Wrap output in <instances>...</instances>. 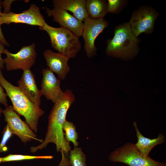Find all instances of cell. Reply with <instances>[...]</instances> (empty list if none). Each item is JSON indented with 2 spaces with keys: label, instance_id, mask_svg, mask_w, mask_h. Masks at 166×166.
Instances as JSON below:
<instances>
[{
  "label": "cell",
  "instance_id": "cell-3",
  "mask_svg": "<svg viewBox=\"0 0 166 166\" xmlns=\"http://www.w3.org/2000/svg\"><path fill=\"white\" fill-rule=\"evenodd\" d=\"M139 42L133 34L128 23H124L115 28L113 38L107 41L105 52L114 58L131 60L139 53Z\"/></svg>",
  "mask_w": 166,
  "mask_h": 166
},
{
  "label": "cell",
  "instance_id": "cell-13",
  "mask_svg": "<svg viewBox=\"0 0 166 166\" xmlns=\"http://www.w3.org/2000/svg\"><path fill=\"white\" fill-rule=\"evenodd\" d=\"M43 55L49 69L56 73L59 79L64 80L70 70L68 64L70 58L50 49L45 50Z\"/></svg>",
  "mask_w": 166,
  "mask_h": 166
},
{
  "label": "cell",
  "instance_id": "cell-16",
  "mask_svg": "<svg viewBox=\"0 0 166 166\" xmlns=\"http://www.w3.org/2000/svg\"><path fill=\"white\" fill-rule=\"evenodd\" d=\"M133 125L137 138V141L135 145L145 157L149 156V152L154 147L162 144L165 140L164 135L162 133H160L156 138L154 139L145 137L140 132L136 122H133Z\"/></svg>",
  "mask_w": 166,
  "mask_h": 166
},
{
  "label": "cell",
  "instance_id": "cell-12",
  "mask_svg": "<svg viewBox=\"0 0 166 166\" xmlns=\"http://www.w3.org/2000/svg\"><path fill=\"white\" fill-rule=\"evenodd\" d=\"M45 9L48 16L52 17L53 21L59 23L61 27L72 31L79 37L81 36L84 27L83 22L65 10L57 8L51 9L45 7Z\"/></svg>",
  "mask_w": 166,
  "mask_h": 166
},
{
  "label": "cell",
  "instance_id": "cell-7",
  "mask_svg": "<svg viewBox=\"0 0 166 166\" xmlns=\"http://www.w3.org/2000/svg\"><path fill=\"white\" fill-rule=\"evenodd\" d=\"M159 13L152 7L143 6L134 11L128 23L133 35L136 37L141 34H151Z\"/></svg>",
  "mask_w": 166,
  "mask_h": 166
},
{
  "label": "cell",
  "instance_id": "cell-11",
  "mask_svg": "<svg viewBox=\"0 0 166 166\" xmlns=\"http://www.w3.org/2000/svg\"><path fill=\"white\" fill-rule=\"evenodd\" d=\"M41 90L42 95L55 104L63 96L64 92L61 88V80L57 78L49 68L43 69Z\"/></svg>",
  "mask_w": 166,
  "mask_h": 166
},
{
  "label": "cell",
  "instance_id": "cell-14",
  "mask_svg": "<svg viewBox=\"0 0 166 166\" xmlns=\"http://www.w3.org/2000/svg\"><path fill=\"white\" fill-rule=\"evenodd\" d=\"M18 87L32 101L40 106L42 94L37 86L33 73L30 69L23 71L20 79L17 81Z\"/></svg>",
  "mask_w": 166,
  "mask_h": 166
},
{
  "label": "cell",
  "instance_id": "cell-10",
  "mask_svg": "<svg viewBox=\"0 0 166 166\" xmlns=\"http://www.w3.org/2000/svg\"><path fill=\"white\" fill-rule=\"evenodd\" d=\"M1 23V24H9L11 23L26 24L38 26L41 30L46 23L39 7L34 4H31L29 9L21 13H2Z\"/></svg>",
  "mask_w": 166,
  "mask_h": 166
},
{
  "label": "cell",
  "instance_id": "cell-8",
  "mask_svg": "<svg viewBox=\"0 0 166 166\" xmlns=\"http://www.w3.org/2000/svg\"><path fill=\"white\" fill-rule=\"evenodd\" d=\"M83 22L81 36L85 42L84 49L87 57L91 58L97 55V48L95 44L96 39L108 26L109 23L104 18L93 19L89 18Z\"/></svg>",
  "mask_w": 166,
  "mask_h": 166
},
{
  "label": "cell",
  "instance_id": "cell-25",
  "mask_svg": "<svg viewBox=\"0 0 166 166\" xmlns=\"http://www.w3.org/2000/svg\"><path fill=\"white\" fill-rule=\"evenodd\" d=\"M15 0H5L2 2V4L4 7L3 13H7L11 12L10 11V6L13 2Z\"/></svg>",
  "mask_w": 166,
  "mask_h": 166
},
{
  "label": "cell",
  "instance_id": "cell-27",
  "mask_svg": "<svg viewBox=\"0 0 166 166\" xmlns=\"http://www.w3.org/2000/svg\"><path fill=\"white\" fill-rule=\"evenodd\" d=\"M2 43L0 42V68L2 70L4 68V63L2 57V54L3 53L5 49V46Z\"/></svg>",
  "mask_w": 166,
  "mask_h": 166
},
{
  "label": "cell",
  "instance_id": "cell-18",
  "mask_svg": "<svg viewBox=\"0 0 166 166\" xmlns=\"http://www.w3.org/2000/svg\"><path fill=\"white\" fill-rule=\"evenodd\" d=\"M69 153V158L72 166H87L85 155L81 148L74 146Z\"/></svg>",
  "mask_w": 166,
  "mask_h": 166
},
{
  "label": "cell",
  "instance_id": "cell-20",
  "mask_svg": "<svg viewBox=\"0 0 166 166\" xmlns=\"http://www.w3.org/2000/svg\"><path fill=\"white\" fill-rule=\"evenodd\" d=\"M53 158V156H31L21 154H10L4 157H0V163L26 160H31L35 159H50Z\"/></svg>",
  "mask_w": 166,
  "mask_h": 166
},
{
  "label": "cell",
  "instance_id": "cell-23",
  "mask_svg": "<svg viewBox=\"0 0 166 166\" xmlns=\"http://www.w3.org/2000/svg\"><path fill=\"white\" fill-rule=\"evenodd\" d=\"M61 159L58 166H71L69 158V153H66L62 151H61Z\"/></svg>",
  "mask_w": 166,
  "mask_h": 166
},
{
  "label": "cell",
  "instance_id": "cell-2",
  "mask_svg": "<svg viewBox=\"0 0 166 166\" xmlns=\"http://www.w3.org/2000/svg\"><path fill=\"white\" fill-rule=\"evenodd\" d=\"M0 84L5 90L15 112L23 116L26 122L35 132L38 130V120L45 112L37 104L30 101L18 86L13 85L4 77L0 68Z\"/></svg>",
  "mask_w": 166,
  "mask_h": 166
},
{
  "label": "cell",
  "instance_id": "cell-9",
  "mask_svg": "<svg viewBox=\"0 0 166 166\" xmlns=\"http://www.w3.org/2000/svg\"><path fill=\"white\" fill-rule=\"evenodd\" d=\"M4 120L9 125L14 135L17 136L25 144L33 140L42 143L43 140L38 138L35 132L23 121L14 110L12 106L6 107L3 113Z\"/></svg>",
  "mask_w": 166,
  "mask_h": 166
},
{
  "label": "cell",
  "instance_id": "cell-15",
  "mask_svg": "<svg viewBox=\"0 0 166 166\" xmlns=\"http://www.w3.org/2000/svg\"><path fill=\"white\" fill-rule=\"evenodd\" d=\"M53 6L71 12L81 22L89 18L86 8V0H53Z\"/></svg>",
  "mask_w": 166,
  "mask_h": 166
},
{
  "label": "cell",
  "instance_id": "cell-24",
  "mask_svg": "<svg viewBox=\"0 0 166 166\" xmlns=\"http://www.w3.org/2000/svg\"><path fill=\"white\" fill-rule=\"evenodd\" d=\"M7 94L5 93L0 84V103L6 107L8 106L7 98Z\"/></svg>",
  "mask_w": 166,
  "mask_h": 166
},
{
  "label": "cell",
  "instance_id": "cell-28",
  "mask_svg": "<svg viewBox=\"0 0 166 166\" xmlns=\"http://www.w3.org/2000/svg\"><path fill=\"white\" fill-rule=\"evenodd\" d=\"M3 110L0 107V117L1 116L2 114L3 113Z\"/></svg>",
  "mask_w": 166,
  "mask_h": 166
},
{
  "label": "cell",
  "instance_id": "cell-21",
  "mask_svg": "<svg viewBox=\"0 0 166 166\" xmlns=\"http://www.w3.org/2000/svg\"><path fill=\"white\" fill-rule=\"evenodd\" d=\"M14 135L8 124H7L2 132V138L0 143V152H7L8 148L6 145L10 138Z\"/></svg>",
  "mask_w": 166,
  "mask_h": 166
},
{
  "label": "cell",
  "instance_id": "cell-17",
  "mask_svg": "<svg viewBox=\"0 0 166 166\" xmlns=\"http://www.w3.org/2000/svg\"><path fill=\"white\" fill-rule=\"evenodd\" d=\"M86 8L89 18L102 19L108 13L107 2L104 0H86Z\"/></svg>",
  "mask_w": 166,
  "mask_h": 166
},
{
  "label": "cell",
  "instance_id": "cell-1",
  "mask_svg": "<svg viewBox=\"0 0 166 166\" xmlns=\"http://www.w3.org/2000/svg\"><path fill=\"white\" fill-rule=\"evenodd\" d=\"M62 97L54 104L48 117L47 130L45 139L39 145L30 148V152L34 153L45 148L53 143L56 145L57 152L62 151L69 153L71 148L69 142L66 141L63 130L67 111L73 103L75 97L72 91L67 89Z\"/></svg>",
  "mask_w": 166,
  "mask_h": 166
},
{
  "label": "cell",
  "instance_id": "cell-4",
  "mask_svg": "<svg viewBox=\"0 0 166 166\" xmlns=\"http://www.w3.org/2000/svg\"><path fill=\"white\" fill-rule=\"evenodd\" d=\"M49 35L52 46L70 58L75 57L81 49L79 37L72 31L65 28L53 27L45 24L41 29Z\"/></svg>",
  "mask_w": 166,
  "mask_h": 166
},
{
  "label": "cell",
  "instance_id": "cell-26",
  "mask_svg": "<svg viewBox=\"0 0 166 166\" xmlns=\"http://www.w3.org/2000/svg\"><path fill=\"white\" fill-rule=\"evenodd\" d=\"M2 2L0 0V42L2 43L4 45L7 46H9L10 45L6 40L2 31L1 28V16L2 12L1 9L2 8Z\"/></svg>",
  "mask_w": 166,
  "mask_h": 166
},
{
  "label": "cell",
  "instance_id": "cell-22",
  "mask_svg": "<svg viewBox=\"0 0 166 166\" xmlns=\"http://www.w3.org/2000/svg\"><path fill=\"white\" fill-rule=\"evenodd\" d=\"M125 1L121 0H108L107 12L114 13L117 12L123 6Z\"/></svg>",
  "mask_w": 166,
  "mask_h": 166
},
{
  "label": "cell",
  "instance_id": "cell-19",
  "mask_svg": "<svg viewBox=\"0 0 166 166\" xmlns=\"http://www.w3.org/2000/svg\"><path fill=\"white\" fill-rule=\"evenodd\" d=\"M63 130L65 131L64 136L66 141L69 142H71L74 146L77 147L78 142L77 140L78 138V134L73 123L66 120L63 124Z\"/></svg>",
  "mask_w": 166,
  "mask_h": 166
},
{
  "label": "cell",
  "instance_id": "cell-6",
  "mask_svg": "<svg viewBox=\"0 0 166 166\" xmlns=\"http://www.w3.org/2000/svg\"><path fill=\"white\" fill-rule=\"evenodd\" d=\"M3 53L6 55L3 61L8 71L30 69L35 63L37 56L36 45L34 43L22 46L16 53H11L5 49Z\"/></svg>",
  "mask_w": 166,
  "mask_h": 166
},
{
  "label": "cell",
  "instance_id": "cell-5",
  "mask_svg": "<svg viewBox=\"0 0 166 166\" xmlns=\"http://www.w3.org/2000/svg\"><path fill=\"white\" fill-rule=\"evenodd\" d=\"M108 159L112 162L121 163L129 166H166L165 162L156 161L149 156L145 157L134 144L129 142L115 149Z\"/></svg>",
  "mask_w": 166,
  "mask_h": 166
}]
</instances>
